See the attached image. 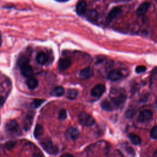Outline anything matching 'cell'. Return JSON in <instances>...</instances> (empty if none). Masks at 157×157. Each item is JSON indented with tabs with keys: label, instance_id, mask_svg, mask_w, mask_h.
Instances as JSON below:
<instances>
[{
	"label": "cell",
	"instance_id": "obj_1",
	"mask_svg": "<svg viewBox=\"0 0 157 157\" xmlns=\"http://www.w3.org/2000/svg\"><path fill=\"white\" fill-rule=\"evenodd\" d=\"M7 132L12 136H18L21 134V131L17 122L15 120H9L5 126Z\"/></svg>",
	"mask_w": 157,
	"mask_h": 157
},
{
	"label": "cell",
	"instance_id": "obj_2",
	"mask_svg": "<svg viewBox=\"0 0 157 157\" xmlns=\"http://www.w3.org/2000/svg\"><path fill=\"white\" fill-rule=\"evenodd\" d=\"M40 143L42 148L48 153L52 155H56L58 153V148L53 145L50 139L48 138H45L42 139Z\"/></svg>",
	"mask_w": 157,
	"mask_h": 157
},
{
	"label": "cell",
	"instance_id": "obj_3",
	"mask_svg": "<svg viewBox=\"0 0 157 157\" xmlns=\"http://www.w3.org/2000/svg\"><path fill=\"white\" fill-rule=\"evenodd\" d=\"M126 95L123 93H120L115 96H112L109 100L114 107L115 109L122 107L126 101Z\"/></svg>",
	"mask_w": 157,
	"mask_h": 157
},
{
	"label": "cell",
	"instance_id": "obj_4",
	"mask_svg": "<svg viewBox=\"0 0 157 157\" xmlns=\"http://www.w3.org/2000/svg\"><path fill=\"white\" fill-rule=\"evenodd\" d=\"M78 121L79 123L86 126H91L94 123V119L88 113L86 112H82L78 115Z\"/></svg>",
	"mask_w": 157,
	"mask_h": 157
},
{
	"label": "cell",
	"instance_id": "obj_5",
	"mask_svg": "<svg viewBox=\"0 0 157 157\" xmlns=\"http://www.w3.org/2000/svg\"><path fill=\"white\" fill-rule=\"evenodd\" d=\"M153 117V113L150 110H145L142 111L137 118V120L140 123H146L151 120Z\"/></svg>",
	"mask_w": 157,
	"mask_h": 157
},
{
	"label": "cell",
	"instance_id": "obj_6",
	"mask_svg": "<svg viewBox=\"0 0 157 157\" xmlns=\"http://www.w3.org/2000/svg\"><path fill=\"white\" fill-rule=\"evenodd\" d=\"M105 90V87L103 84H98L96 85L91 91L92 96L98 98H100Z\"/></svg>",
	"mask_w": 157,
	"mask_h": 157
},
{
	"label": "cell",
	"instance_id": "obj_7",
	"mask_svg": "<svg viewBox=\"0 0 157 157\" xmlns=\"http://www.w3.org/2000/svg\"><path fill=\"white\" fill-rule=\"evenodd\" d=\"M121 12H122V10L120 7H113L109 13V14L106 18V21L110 22L113 19H114L117 17H118Z\"/></svg>",
	"mask_w": 157,
	"mask_h": 157
},
{
	"label": "cell",
	"instance_id": "obj_8",
	"mask_svg": "<svg viewBox=\"0 0 157 157\" xmlns=\"http://www.w3.org/2000/svg\"><path fill=\"white\" fill-rule=\"evenodd\" d=\"M93 69L90 67H86L82 69L79 72V77L82 78H90L93 76Z\"/></svg>",
	"mask_w": 157,
	"mask_h": 157
},
{
	"label": "cell",
	"instance_id": "obj_9",
	"mask_svg": "<svg viewBox=\"0 0 157 157\" xmlns=\"http://www.w3.org/2000/svg\"><path fill=\"white\" fill-rule=\"evenodd\" d=\"M150 3L149 2L146 1L142 3L137 9L136 14L138 16H142L147 12V10L150 8Z\"/></svg>",
	"mask_w": 157,
	"mask_h": 157
},
{
	"label": "cell",
	"instance_id": "obj_10",
	"mask_svg": "<svg viewBox=\"0 0 157 157\" xmlns=\"http://www.w3.org/2000/svg\"><path fill=\"white\" fill-rule=\"evenodd\" d=\"M123 74L117 69L110 71L108 74V78L112 81H117L121 79L123 77Z\"/></svg>",
	"mask_w": 157,
	"mask_h": 157
},
{
	"label": "cell",
	"instance_id": "obj_11",
	"mask_svg": "<svg viewBox=\"0 0 157 157\" xmlns=\"http://www.w3.org/2000/svg\"><path fill=\"white\" fill-rule=\"evenodd\" d=\"M21 74L25 77H30L33 74V69L29 64L20 67Z\"/></svg>",
	"mask_w": 157,
	"mask_h": 157
},
{
	"label": "cell",
	"instance_id": "obj_12",
	"mask_svg": "<svg viewBox=\"0 0 157 157\" xmlns=\"http://www.w3.org/2000/svg\"><path fill=\"white\" fill-rule=\"evenodd\" d=\"M71 65V61L68 58H62L59 60L58 69L59 71H64Z\"/></svg>",
	"mask_w": 157,
	"mask_h": 157
},
{
	"label": "cell",
	"instance_id": "obj_13",
	"mask_svg": "<svg viewBox=\"0 0 157 157\" xmlns=\"http://www.w3.org/2000/svg\"><path fill=\"white\" fill-rule=\"evenodd\" d=\"M87 7V4L86 1H82L79 2L76 6V12L78 15H82L86 13Z\"/></svg>",
	"mask_w": 157,
	"mask_h": 157
},
{
	"label": "cell",
	"instance_id": "obj_14",
	"mask_svg": "<svg viewBox=\"0 0 157 157\" xmlns=\"http://www.w3.org/2000/svg\"><path fill=\"white\" fill-rule=\"evenodd\" d=\"M67 135L69 139L75 140L79 136V131L75 127H71L67 131Z\"/></svg>",
	"mask_w": 157,
	"mask_h": 157
},
{
	"label": "cell",
	"instance_id": "obj_15",
	"mask_svg": "<svg viewBox=\"0 0 157 157\" xmlns=\"http://www.w3.org/2000/svg\"><path fill=\"white\" fill-rule=\"evenodd\" d=\"M26 84L29 89L34 90L38 86V81L37 80L33 77H28L26 81Z\"/></svg>",
	"mask_w": 157,
	"mask_h": 157
},
{
	"label": "cell",
	"instance_id": "obj_16",
	"mask_svg": "<svg viewBox=\"0 0 157 157\" xmlns=\"http://www.w3.org/2000/svg\"><path fill=\"white\" fill-rule=\"evenodd\" d=\"M101 107L102 109L107 110V111H112L115 110L114 107L113 106L112 104L111 103L109 99H104L101 103Z\"/></svg>",
	"mask_w": 157,
	"mask_h": 157
},
{
	"label": "cell",
	"instance_id": "obj_17",
	"mask_svg": "<svg viewBox=\"0 0 157 157\" xmlns=\"http://www.w3.org/2000/svg\"><path fill=\"white\" fill-rule=\"evenodd\" d=\"M47 60H48V58L47 55L43 52H40L38 53L37 55L36 56V61L39 64H41V65L45 64L47 62Z\"/></svg>",
	"mask_w": 157,
	"mask_h": 157
},
{
	"label": "cell",
	"instance_id": "obj_18",
	"mask_svg": "<svg viewBox=\"0 0 157 157\" xmlns=\"http://www.w3.org/2000/svg\"><path fill=\"white\" fill-rule=\"evenodd\" d=\"M33 115H28L25 118L23 123V127L26 131H28V129L30 128L33 123Z\"/></svg>",
	"mask_w": 157,
	"mask_h": 157
},
{
	"label": "cell",
	"instance_id": "obj_19",
	"mask_svg": "<svg viewBox=\"0 0 157 157\" xmlns=\"http://www.w3.org/2000/svg\"><path fill=\"white\" fill-rule=\"evenodd\" d=\"M77 94H78V91L77 90L73 89V88H70L67 91L66 98L72 100L77 98Z\"/></svg>",
	"mask_w": 157,
	"mask_h": 157
},
{
	"label": "cell",
	"instance_id": "obj_20",
	"mask_svg": "<svg viewBox=\"0 0 157 157\" xmlns=\"http://www.w3.org/2000/svg\"><path fill=\"white\" fill-rule=\"evenodd\" d=\"M43 132H44L43 126L40 124H37L34 131V136L35 137V138L38 139L39 137L42 136Z\"/></svg>",
	"mask_w": 157,
	"mask_h": 157
},
{
	"label": "cell",
	"instance_id": "obj_21",
	"mask_svg": "<svg viewBox=\"0 0 157 157\" xmlns=\"http://www.w3.org/2000/svg\"><path fill=\"white\" fill-rule=\"evenodd\" d=\"M129 139L134 145H139L141 142V139L139 136L135 134H130L129 135Z\"/></svg>",
	"mask_w": 157,
	"mask_h": 157
},
{
	"label": "cell",
	"instance_id": "obj_22",
	"mask_svg": "<svg viewBox=\"0 0 157 157\" xmlns=\"http://www.w3.org/2000/svg\"><path fill=\"white\" fill-rule=\"evenodd\" d=\"M17 64L20 67H21L29 64V61L26 57L24 56H20L17 60Z\"/></svg>",
	"mask_w": 157,
	"mask_h": 157
},
{
	"label": "cell",
	"instance_id": "obj_23",
	"mask_svg": "<svg viewBox=\"0 0 157 157\" xmlns=\"http://www.w3.org/2000/svg\"><path fill=\"white\" fill-rule=\"evenodd\" d=\"M87 18L92 21H95L98 18V14L94 10H90L87 13Z\"/></svg>",
	"mask_w": 157,
	"mask_h": 157
},
{
	"label": "cell",
	"instance_id": "obj_24",
	"mask_svg": "<svg viewBox=\"0 0 157 157\" xmlns=\"http://www.w3.org/2000/svg\"><path fill=\"white\" fill-rule=\"evenodd\" d=\"M64 89L62 86L56 87L53 90L52 93V94L56 96H61L64 94Z\"/></svg>",
	"mask_w": 157,
	"mask_h": 157
},
{
	"label": "cell",
	"instance_id": "obj_25",
	"mask_svg": "<svg viewBox=\"0 0 157 157\" xmlns=\"http://www.w3.org/2000/svg\"><path fill=\"white\" fill-rule=\"evenodd\" d=\"M45 102V100L40 99H35L33 102V105L34 108H38L40 107L44 102Z\"/></svg>",
	"mask_w": 157,
	"mask_h": 157
},
{
	"label": "cell",
	"instance_id": "obj_26",
	"mask_svg": "<svg viewBox=\"0 0 157 157\" xmlns=\"http://www.w3.org/2000/svg\"><path fill=\"white\" fill-rule=\"evenodd\" d=\"M67 118V113L65 109H61L58 115V118L60 120H64Z\"/></svg>",
	"mask_w": 157,
	"mask_h": 157
},
{
	"label": "cell",
	"instance_id": "obj_27",
	"mask_svg": "<svg viewBox=\"0 0 157 157\" xmlns=\"http://www.w3.org/2000/svg\"><path fill=\"white\" fill-rule=\"evenodd\" d=\"M150 136L154 140H156L157 139V127L156 126H155L151 129V131L150 132Z\"/></svg>",
	"mask_w": 157,
	"mask_h": 157
},
{
	"label": "cell",
	"instance_id": "obj_28",
	"mask_svg": "<svg viewBox=\"0 0 157 157\" xmlns=\"http://www.w3.org/2000/svg\"><path fill=\"white\" fill-rule=\"evenodd\" d=\"M136 72L137 74L142 73L146 71V67L144 66H138L136 67Z\"/></svg>",
	"mask_w": 157,
	"mask_h": 157
},
{
	"label": "cell",
	"instance_id": "obj_29",
	"mask_svg": "<svg viewBox=\"0 0 157 157\" xmlns=\"http://www.w3.org/2000/svg\"><path fill=\"white\" fill-rule=\"evenodd\" d=\"M16 142L14 141H10L8 142L6 144L5 147L7 150H11L12 148H13V147L15 145Z\"/></svg>",
	"mask_w": 157,
	"mask_h": 157
},
{
	"label": "cell",
	"instance_id": "obj_30",
	"mask_svg": "<svg viewBox=\"0 0 157 157\" xmlns=\"http://www.w3.org/2000/svg\"><path fill=\"white\" fill-rule=\"evenodd\" d=\"M33 157H44V156L42 152H40V151H37L33 154Z\"/></svg>",
	"mask_w": 157,
	"mask_h": 157
},
{
	"label": "cell",
	"instance_id": "obj_31",
	"mask_svg": "<svg viewBox=\"0 0 157 157\" xmlns=\"http://www.w3.org/2000/svg\"><path fill=\"white\" fill-rule=\"evenodd\" d=\"M127 150V152L130 154V155H134V151L133 150V148H132L131 147H128L126 148Z\"/></svg>",
	"mask_w": 157,
	"mask_h": 157
},
{
	"label": "cell",
	"instance_id": "obj_32",
	"mask_svg": "<svg viewBox=\"0 0 157 157\" xmlns=\"http://www.w3.org/2000/svg\"><path fill=\"white\" fill-rule=\"evenodd\" d=\"M4 102H5L4 98L3 97H2V96H0V107H1L4 105Z\"/></svg>",
	"mask_w": 157,
	"mask_h": 157
},
{
	"label": "cell",
	"instance_id": "obj_33",
	"mask_svg": "<svg viewBox=\"0 0 157 157\" xmlns=\"http://www.w3.org/2000/svg\"><path fill=\"white\" fill-rule=\"evenodd\" d=\"M61 157H74L71 154L69 153H64Z\"/></svg>",
	"mask_w": 157,
	"mask_h": 157
},
{
	"label": "cell",
	"instance_id": "obj_34",
	"mask_svg": "<svg viewBox=\"0 0 157 157\" xmlns=\"http://www.w3.org/2000/svg\"><path fill=\"white\" fill-rule=\"evenodd\" d=\"M63 1H67V0H63Z\"/></svg>",
	"mask_w": 157,
	"mask_h": 157
}]
</instances>
